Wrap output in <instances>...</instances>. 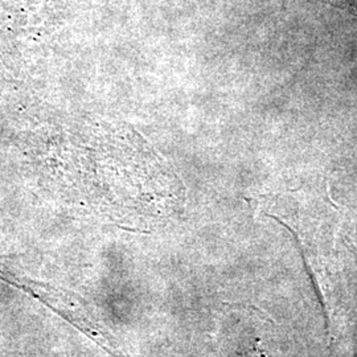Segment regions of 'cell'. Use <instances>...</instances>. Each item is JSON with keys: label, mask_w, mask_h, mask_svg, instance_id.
<instances>
[{"label": "cell", "mask_w": 357, "mask_h": 357, "mask_svg": "<svg viewBox=\"0 0 357 357\" xmlns=\"http://www.w3.org/2000/svg\"><path fill=\"white\" fill-rule=\"evenodd\" d=\"M0 280L33 296L38 302L50 307L61 318L89 336L106 352L118 356L113 337H110V335L93 317L91 311L86 306L88 303L81 296L52 286L50 283L35 281L23 274L19 268H15V265L7 264L4 259H0Z\"/></svg>", "instance_id": "cell-1"}, {"label": "cell", "mask_w": 357, "mask_h": 357, "mask_svg": "<svg viewBox=\"0 0 357 357\" xmlns=\"http://www.w3.org/2000/svg\"><path fill=\"white\" fill-rule=\"evenodd\" d=\"M241 355H243V357H268V355H266V352L259 348L258 343H257L253 348H249V349L243 351Z\"/></svg>", "instance_id": "cell-2"}]
</instances>
